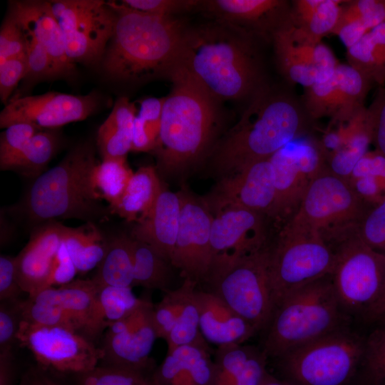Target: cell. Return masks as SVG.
I'll use <instances>...</instances> for the list:
<instances>
[{
    "mask_svg": "<svg viewBox=\"0 0 385 385\" xmlns=\"http://www.w3.org/2000/svg\"><path fill=\"white\" fill-rule=\"evenodd\" d=\"M115 12L113 35L102 58L111 79L139 83L170 77L178 63L185 31L173 16L140 11L108 1Z\"/></svg>",
    "mask_w": 385,
    "mask_h": 385,
    "instance_id": "obj_1",
    "label": "cell"
},
{
    "mask_svg": "<svg viewBox=\"0 0 385 385\" xmlns=\"http://www.w3.org/2000/svg\"><path fill=\"white\" fill-rule=\"evenodd\" d=\"M311 121L302 101L289 93L263 86L216 147L211 163L215 175L220 179L269 158L303 136Z\"/></svg>",
    "mask_w": 385,
    "mask_h": 385,
    "instance_id": "obj_2",
    "label": "cell"
},
{
    "mask_svg": "<svg viewBox=\"0 0 385 385\" xmlns=\"http://www.w3.org/2000/svg\"><path fill=\"white\" fill-rule=\"evenodd\" d=\"M170 78L173 87L152 151L160 177L182 175L193 168L209 150L217 128L216 99L180 66Z\"/></svg>",
    "mask_w": 385,
    "mask_h": 385,
    "instance_id": "obj_3",
    "label": "cell"
},
{
    "mask_svg": "<svg viewBox=\"0 0 385 385\" xmlns=\"http://www.w3.org/2000/svg\"><path fill=\"white\" fill-rule=\"evenodd\" d=\"M248 35L225 24L185 30L178 66L214 98L252 96L264 86Z\"/></svg>",
    "mask_w": 385,
    "mask_h": 385,
    "instance_id": "obj_4",
    "label": "cell"
},
{
    "mask_svg": "<svg viewBox=\"0 0 385 385\" xmlns=\"http://www.w3.org/2000/svg\"><path fill=\"white\" fill-rule=\"evenodd\" d=\"M98 163L91 141L76 145L57 165L35 179L21 206L24 216L38 225L57 219L93 222L106 218L111 213L92 185Z\"/></svg>",
    "mask_w": 385,
    "mask_h": 385,
    "instance_id": "obj_5",
    "label": "cell"
},
{
    "mask_svg": "<svg viewBox=\"0 0 385 385\" xmlns=\"http://www.w3.org/2000/svg\"><path fill=\"white\" fill-rule=\"evenodd\" d=\"M354 322L327 274L294 290L276 306L260 347L271 360Z\"/></svg>",
    "mask_w": 385,
    "mask_h": 385,
    "instance_id": "obj_6",
    "label": "cell"
},
{
    "mask_svg": "<svg viewBox=\"0 0 385 385\" xmlns=\"http://www.w3.org/2000/svg\"><path fill=\"white\" fill-rule=\"evenodd\" d=\"M365 336L351 325L292 349L271 359L277 376L289 385H353Z\"/></svg>",
    "mask_w": 385,
    "mask_h": 385,
    "instance_id": "obj_7",
    "label": "cell"
},
{
    "mask_svg": "<svg viewBox=\"0 0 385 385\" xmlns=\"http://www.w3.org/2000/svg\"><path fill=\"white\" fill-rule=\"evenodd\" d=\"M268 242L252 250L216 255L204 281L208 291L251 324L257 333L266 329L274 310Z\"/></svg>",
    "mask_w": 385,
    "mask_h": 385,
    "instance_id": "obj_8",
    "label": "cell"
},
{
    "mask_svg": "<svg viewBox=\"0 0 385 385\" xmlns=\"http://www.w3.org/2000/svg\"><path fill=\"white\" fill-rule=\"evenodd\" d=\"M327 243L335 254L331 275L336 294L346 313L360 322L384 285L385 254L367 245L357 226L336 232Z\"/></svg>",
    "mask_w": 385,
    "mask_h": 385,
    "instance_id": "obj_9",
    "label": "cell"
},
{
    "mask_svg": "<svg viewBox=\"0 0 385 385\" xmlns=\"http://www.w3.org/2000/svg\"><path fill=\"white\" fill-rule=\"evenodd\" d=\"M267 254L274 309L294 290L332 274L335 262L333 249L319 234L287 222L269 242Z\"/></svg>",
    "mask_w": 385,
    "mask_h": 385,
    "instance_id": "obj_10",
    "label": "cell"
},
{
    "mask_svg": "<svg viewBox=\"0 0 385 385\" xmlns=\"http://www.w3.org/2000/svg\"><path fill=\"white\" fill-rule=\"evenodd\" d=\"M370 205L349 179L326 166L310 180L296 213L286 222L318 233L324 239L334 232L357 226Z\"/></svg>",
    "mask_w": 385,
    "mask_h": 385,
    "instance_id": "obj_11",
    "label": "cell"
},
{
    "mask_svg": "<svg viewBox=\"0 0 385 385\" xmlns=\"http://www.w3.org/2000/svg\"><path fill=\"white\" fill-rule=\"evenodd\" d=\"M62 31L66 54L76 63L101 61L113 35L115 12L101 0L48 1Z\"/></svg>",
    "mask_w": 385,
    "mask_h": 385,
    "instance_id": "obj_12",
    "label": "cell"
},
{
    "mask_svg": "<svg viewBox=\"0 0 385 385\" xmlns=\"http://www.w3.org/2000/svg\"><path fill=\"white\" fill-rule=\"evenodd\" d=\"M17 342L32 353L38 366L56 374L88 372L101 361L103 352L81 332L63 326H37L21 320Z\"/></svg>",
    "mask_w": 385,
    "mask_h": 385,
    "instance_id": "obj_13",
    "label": "cell"
},
{
    "mask_svg": "<svg viewBox=\"0 0 385 385\" xmlns=\"http://www.w3.org/2000/svg\"><path fill=\"white\" fill-rule=\"evenodd\" d=\"M180 192V225L170 264L184 279L198 284L205 281L214 260L210 244L212 215L202 197H196L186 188Z\"/></svg>",
    "mask_w": 385,
    "mask_h": 385,
    "instance_id": "obj_14",
    "label": "cell"
},
{
    "mask_svg": "<svg viewBox=\"0 0 385 385\" xmlns=\"http://www.w3.org/2000/svg\"><path fill=\"white\" fill-rule=\"evenodd\" d=\"M153 303L147 299L131 314L106 329L99 364L139 371L153 369L150 354L158 338L153 320Z\"/></svg>",
    "mask_w": 385,
    "mask_h": 385,
    "instance_id": "obj_15",
    "label": "cell"
},
{
    "mask_svg": "<svg viewBox=\"0 0 385 385\" xmlns=\"http://www.w3.org/2000/svg\"><path fill=\"white\" fill-rule=\"evenodd\" d=\"M99 106L98 96L48 92L41 95L18 96L9 99L0 113V128L17 123L35 124L41 129H56L63 125L83 120Z\"/></svg>",
    "mask_w": 385,
    "mask_h": 385,
    "instance_id": "obj_16",
    "label": "cell"
},
{
    "mask_svg": "<svg viewBox=\"0 0 385 385\" xmlns=\"http://www.w3.org/2000/svg\"><path fill=\"white\" fill-rule=\"evenodd\" d=\"M202 199L210 212L226 205H238L270 218L275 201V185L270 158L219 179Z\"/></svg>",
    "mask_w": 385,
    "mask_h": 385,
    "instance_id": "obj_17",
    "label": "cell"
},
{
    "mask_svg": "<svg viewBox=\"0 0 385 385\" xmlns=\"http://www.w3.org/2000/svg\"><path fill=\"white\" fill-rule=\"evenodd\" d=\"M289 21L272 34L277 66L284 77L292 84L308 88L331 78L339 63L334 53L322 41L298 43L289 34Z\"/></svg>",
    "mask_w": 385,
    "mask_h": 385,
    "instance_id": "obj_18",
    "label": "cell"
},
{
    "mask_svg": "<svg viewBox=\"0 0 385 385\" xmlns=\"http://www.w3.org/2000/svg\"><path fill=\"white\" fill-rule=\"evenodd\" d=\"M197 284L184 279L175 289L166 292L153 307L158 338L165 340L168 351L190 344L206 342L200 330V314L195 299Z\"/></svg>",
    "mask_w": 385,
    "mask_h": 385,
    "instance_id": "obj_19",
    "label": "cell"
},
{
    "mask_svg": "<svg viewBox=\"0 0 385 385\" xmlns=\"http://www.w3.org/2000/svg\"><path fill=\"white\" fill-rule=\"evenodd\" d=\"M211 213L214 258L222 253L260 248L268 242L266 215L238 205H226Z\"/></svg>",
    "mask_w": 385,
    "mask_h": 385,
    "instance_id": "obj_20",
    "label": "cell"
},
{
    "mask_svg": "<svg viewBox=\"0 0 385 385\" xmlns=\"http://www.w3.org/2000/svg\"><path fill=\"white\" fill-rule=\"evenodd\" d=\"M9 13L26 34L47 51L53 61L56 77H66L73 73L75 64L66 54L62 31L48 1H11Z\"/></svg>",
    "mask_w": 385,
    "mask_h": 385,
    "instance_id": "obj_21",
    "label": "cell"
},
{
    "mask_svg": "<svg viewBox=\"0 0 385 385\" xmlns=\"http://www.w3.org/2000/svg\"><path fill=\"white\" fill-rule=\"evenodd\" d=\"M205 9L220 22L242 32L273 33L289 19L290 4L281 0H211Z\"/></svg>",
    "mask_w": 385,
    "mask_h": 385,
    "instance_id": "obj_22",
    "label": "cell"
},
{
    "mask_svg": "<svg viewBox=\"0 0 385 385\" xmlns=\"http://www.w3.org/2000/svg\"><path fill=\"white\" fill-rule=\"evenodd\" d=\"M65 228L57 221L37 225L26 245L15 257L19 285L29 296L46 288Z\"/></svg>",
    "mask_w": 385,
    "mask_h": 385,
    "instance_id": "obj_23",
    "label": "cell"
},
{
    "mask_svg": "<svg viewBox=\"0 0 385 385\" xmlns=\"http://www.w3.org/2000/svg\"><path fill=\"white\" fill-rule=\"evenodd\" d=\"M182 208L180 192L163 187L148 216L135 222L129 234L151 246L170 262L176 242Z\"/></svg>",
    "mask_w": 385,
    "mask_h": 385,
    "instance_id": "obj_24",
    "label": "cell"
},
{
    "mask_svg": "<svg viewBox=\"0 0 385 385\" xmlns=\"http://www.w3.org/2000/svg\"><path fill=\"white\" fill-rule=\"evenodd\" d=\"M200 330L207 342L218 346L243 344L257 334L255 327L208 290H195Z\"/></svg>",
    "mask_w": 385,
    "mask_h": 385,
    "instance_id": "obj_25",
    "label": "cell"
},
{
    "mask_svg": "<svg viewBox=\"0 0 385 385\" xmlns=\"http://www.w3.org/2000/svg\"><path fill=\"white\" fill-rule=\"evenodd\" d=\"M269 359L261 347L230 344L218 346L215 354L214 385H262Z\"/></svg>",
    "mask_w": 385,
    "mask_h": 385,
    "instance_id": "obj_26",
    "label": "cell"
},
{
    "mask_svg": "<svg viewBox=\"0 0 385 385\" xmlns=\"http://www.w3.org/2000/svg\"><path fill=\"white\" fill-rule=\"evenodd\" d=\"M270 160L275 185V201L270 218L285 223L296 213L310 180L298 166L294 140L274 153Z\"/></svg>",
    "mask_w": 385,
    "mask_h": 385,
    "instance_id": "obj_27",
    "label": "cell"
},
{
    "mask_svg": "<svg viewBox=\"0 0 385 385\" xmlns=\"http://www.w3.org/2000/svg\"><path fill=\"white\" fill-rule=\"evenodd\" d=\"M163 188L155 167H140L133 173L123 196L110 212L129 222L141 221L150 212Z\"/></svg>",
    "mask_w": 385,
    "mask_h": 385,
    "instance_id": "obj_28",
    "label": "cell"
},
{
    "mask_svg": "<svg viewBox=\"0 0 385 385\" xmlns=\"http://www.w3.org/2000/svg\"><path fill=\"white\" fill-rule=\"evenodd\" d=\"M136 108L125 97L116 100L98 130L96 144L102 160L126 159L131 151Z\"/></svg>",
    "mask_w": 385,
    "mask_h": 385,
    "instance_id": "obj_29",
    "label": "cell"
},
{
    "mask_svg": "<svg viewBox=\"0 0 385 385\" xmlns=\"http://www.w3.org/2000/svg\"><path fill=\"white\" fill-rule=\"evenodd\" d=\"M144 301L135 297L132 287L106 286L100 288L86 336L93 341L111 324L131 314Z\"/></svg>",
    "mask_w": 385,
    "mask_h": 385,
    "instance_id": "obj_30",
    "label": "cell"
},
{
    "mask_svg": "<svg viewBox=\"0 0 385 385\" xmlns=\"http://www.w3.org/2000/svg\"><path fill=\"white\" fill-rule=\"evenodd\" d=\"M385 21V0L346 1L332 34L346 48Z\"/></svg>",
    "mask_w": 385,
    "mask_h": 385,
    "instance_id": "obj_31",
    "label": "cell"
},
{
    "mask_svg": "<svg viewBox=\"0 0 385 385\" xmlns=\"http://www.w3.org/2000/svg\"><path fill=\"white\" fill-rule=\"evenodd\" d=\"M132 240L127 234H120L108 240L106 252L91 279L99 289L106 286H133Z\"/></svg>",
    "mask_w": 385,
    "mask_h": 385,
    "instance_id": "obj_32",
    "label": "cell"
},
{
    "mask_svg": "<svg viewBox=\"0 0 385 385\" xmlns=\"http://www.w3.org/2000/svg\"><path fill=\"white\" fill-rule=\"evenodd\" d=\"M64 244L78 273L85 274L97 267L108 247L107 240L93 222L78 227L66 226Z\"/></svg>",
    "mask_w": 385,
    "mask_h": 385,
    "instance_id": "obj_33",
    "label": "cell"
},
{
    "mask_svg": "<svg viewBox=\"0 0 385 385\" xmlns=\"http://www.w3.org/2000/svg\"><path fill=\"white\" fill-rule=\"evenodd\" d=\"M346 49L349 65L379 87L385 86V21Z\"/></svg>",
    "mask_w": 385,
    "mask_h": 385,
    "instance_id": "obj_34",
    "label": "cell"
},
{
    "mask_svg": "<svg viewBox=\"0 0 385 385\" xmlns=\"http://www.w3.org/2000/svg\"><path fill=\"white\" fill-rule=\"evenodd\" d=\"M60 144L54 129H43L35 134L4 170H13L26 178L36 179L43 174Z\"/></svg>",
    "mask_w": 385,
    "mask_h": 385,
    "instance_id": "obj_35",
    "label": "cell"
},
{
    "mask_svg": "<svg viewBox=\"0 0 385 385\" xmlns=\"http://www.w3.org/2000/svg\"><path fill=\"white\" fill-rule=\"evenodd\" d=\"M338 83L337 111L332 123H344L365 108L364 102L373 83L350 65L339 63L335 70Z\"/></svg>",
    "mask_w": 385,
    "mask_h": 385,
    "instance_id": "obj_36",
    "label": "cell"
},
{
    "mask_svg": "<svg viewBox=\"0 0 385 385\" xmlns=\"http://www.w3.org/2000/svg\"><path fill=\"white\" fill-rule=\"evenodd\" d=\"M132 239L133 286L160 289L164 292L170 290L172 279L170 262L147 243L133 237Z\"/></svg>",
    "mask_w": 385,
    "mask_h": 385,
    "instance_id": "obj_37",
    "label": "cell"
},
{
    "mask_svg": "<svg viewBox=\"0 0 385 385\" xmlns=\"http://www.w3.org/2000/svg\"><path fill=\"white\" fill-rule=\"evenodd\" d=\"M371 143V133L366 108L342 145L328 154L327 168L332 173L349 179L357 163L368 152Z\"/></svg>",
    "mask_w": 385,
    "mask_h": 385,
    "instance_id": "obj_38",
    "label": "cell"
},
{
    "mask_svg": "<svg viewBox=\"0 0 385 385\" xmlns=\"http://www.w3.org/2000/svg\"><path fill=\"white\" fill-rule=\"evenodd\" d=\"M57 289L59 306L86 336L99 288L91 279H76Z\"/></svg>",
    "mask_w": 385,
    "mask_h": 385,
    "instance_id": "obj_39",
    "label": "cell"
},
{
    "mask_svg": "<svg viewBox=\"0 0 385 385\" xmlns=\"http://www.w3.org/2000/svg\"><path fill=\"white\" fill-rule=\"evenodd\" d=\"M346 1L322 0L320 6L304 19L288 25L292 38L298 43H317L333 32Z\"/></svg>",
    "mask_w": 385,
    "mask_h": 385,
    "instance_id": "obj_40",
    "label": "cell"
},
{
    "mask_svg": "<svg viewBox=\"0 0 385 385\" xmlns=\"http://www.w3.org/2000/svg\"><path fill=\"white\" fill-rule=\"evenodd\" d=\"M133 174L126 159L102 160L94 168L93 190L100 200L108 203L109 210L119 202Z\"/></svg>",
    "mask_w": 385,
    "mask_h": 385,
    "instance_id": "obj_41",
    "label": "cell"
},
{
    "mask_svg": "<svg viewBox=\"0 0 385 385\" xmlns=\"http://www.w3.org/2000/svg\"><path fill=\"white\" fill-rule=\"evenodd\" d=\"M165 97L149 98L141 101L133 129L131 151H153L160 133L161 115Z\"/></svg>",
    "mask_w": 385,
    "mask_h": 385,
    "instance_id": "obj_42",
    "label": "cell"
},
{
    "mask_svg": "<svg viewBox=\"0 0 385 385\" xmlns=\"http://www.w3.org/2000/svg\"><path fill=\"white\" fill-rule=\"evenodd\" d=\"M366 334L359 382L378 385L385 380V322L376 324Z\"/></svg>",
    "mask_w": 385,
    "mask_h": 385,
    "instance_id": "obj_43",
    "label": "cell"
},
{
    "mask_svg": "<svg viewBox=\"0 0 385 385\" xmlns=\"http://www.w3.org/2000/svg\"><path fill=\"white\" fill-rule=\"evenodd\" d=\"M172 353L191 373L196 385H214L215 365L207 342L180 346Z\"/></svg>",
    "mask_w": 385,
    "mask_h": 385,
    "instance_id": "obj_44",
    "label": "cell"
},
{
    "mask_svg": "<svg viewBox=\"0 0 385 385\" xmlns=\"http://www.w3.org/2000/svg\"><path fill=\"white\" fill-rule=\"evenodd\" d=\"M150 375L98 364L92 370L74 375V385H152Z\"/></svg>",
    "mask_w": 385,
    "mask_h": 385,
    "instance_id": "obj_45",
    "label": "cell"
},
{
    "mask_svg": "<svg viewBox=\"0 0 385 385\" xmlns=\"http://www.w3.org/2000/svg\"><path fill=\"white\" fill-rule=\"evenodd\" d=\"M19 305L24 322L37 326L67 327L80 332L74 321L59 305L36 301L30 297L24 301L19 300Z\"/></svg>",
    "mask_w": 385,
    "mask_h": 385,
    "instance_id": "obj_46",
    "label": "cell"
},
{
    "mask_svg": "<svg viewBox=\"0 0 385 385\" xmlns=\"http://www.w3.org/2000/svg\"><path fill=\"white\" fill-rule=\"evenodd\" d=\"M357 232L367 245L385 254V196L369 207L357 225Z\"/></svg>",
    "mask_w": 385,
    "mask_h": 385,
    "instance_id": "obj_47",
    "label": "cell"
},
{
    "mask_svg": "<svg viewBox=\"0 0 385 385\" xmlns=\"http://www.w3.org/2000/svg\"><path fill=\"white\" fill-rule=\"evenodd\" d=\"M43 130L33 123H17L12 124L0 135V169L4 170L30 139Z\"/></svg>",
    "mask_w": 385,
    "mask_h": 385,
    "instance_id": "obj_48",
    "label": "cell"
},
{
    "mask_svg": "<svg viewBox=\"0 0 385 385\" xmlns=\"http://www.w3.org/2000/svg\"><path fill=\"white\" fill-rule=\"evenodd\" d=\"M27 72L24 79L30 82L56 77L53 61L43 46L26 34Z\"/></svg>",
    "mask_w": 385,
    "mask_h": 385,
    "instance_id": "obj_49",
    "label": "cell"
},
{
    "mask_svg": "<svg viewBox=\"0 0 385 385\" xmlns=\"http://www.w3.org/2000/svg\"><path fill=\"white\" fill-rule=\"evenodd\" d=\"M152 385H196L189 370L172 353L150 374Z\"/></svg>",
    "mask_w": 385,
    "mask_h": 385,
    "instance_id": "obj_50",
    "label": "cell"
},
{
    "mask_svg": "<svg viewBox=\"0 0 385 385\" xmlns=\"http://www.w3.org/2000/svg\"><path fill=\"white\" fill-rule=\"evenodd\" d=\"M19 299L2 301L0 304V353L13 351L22 320Z\"/></svg>",
    "mask_w": 385,
    "mask_h": 385,
    "instance_id": "obj_51",
    "label": "cell"
},
{
    "mask_svg": "<svg viewBox=\"0 0 385 385\" xmlns=\"http://www.w3.org/2000/svg\"><path fill=\"white\" fill-rule=\"evenodd\" d=\"M26 36L16 19L8 13L0 29V63L26 53Z\"/></svg>",
    "mask_w": 385,
    "mask_h": 385,
    "instance_id": "obj_52",
    "label": "cell"
},
{
    "mask_svg": "<svg viewBox=\"0 0 385 385\" xmlns=\"http://www.w3.org/2000/svg\"><path fill=\"white\" fill-rule=\"evenodd\" d=\"M127 6L133 9L163 16L188 11L200 5L202 1L194 0H123Z\"/></svg>",
    "mask_w": 385,
    "mask_h": 385,
    "instance_id": "obj_53",
    "label": "cell"
},
{
    "mask_svg": "<svg viewBox=\"0 0 385 385\" xmlns=\"http://www.w3.org/2000/svg\"><path fill=\"white\" fill-rule=\"evenodd\" d=\"M371 128V143L376 150L385 156V87H379L374 98L366 108Z\"/></svg>",
    "mask_w": 385,
    "mask_h": 385,
    "instance_id": "obj_54",
    "label": "cell"
},
{
    "mask_svg": "<svg viewBox=\"0 0 385 385\" xmlns=\"http://www.w3.org/2000/svg\"><path fill=\"white\" fill-rule=\"evenodd\" d=\"M26 72V53L0 63V98L5 105L20 80L25 78Z\"/></svg>",
    "mask_w": 385,
    "mask_h": 385,
    "instance_id": "obj_55",
    "label": "cell"
},
{
    "mask_svg": "<svg viewBox=\"0 0 385 385\" xmlns=\"http://www.w3.org/2000/svg\"><path fill=\"white\" fill-rule=\"evenodd\" d=\"M78 274L64 244L62 242L53 260L46 287H60L73 281Z\"/></svg>",
    "mask_w": 385,
    "mask_h": 385,
    "instance_id": "obj_56",
    "label": "cell"
},
{
    "mask_svg": "<svg viewBox=\"0 0 385 385\" xmlns=\"http://www.w3.org/2000/svg\"><path fill=\"white\" fill-rule=\"evenodd\" d=\"M23 292L18 280L16 257L1 255L0 257V301L18 299Z\"/></svg>",
    "mask_w": 385,
    "mask_h": 385,
    "instance_id": "obj_57",
    "label": "cell"
},
{
    "mask_svg": "<svg viewBox=\"0 0 385 385\" xmlns=\"http://www.w3.org/2000/svg\"><path fill=\"white\" fill-rule=\"evenodd\" d=\"M372 176L385 183V156L376 150L368 151L357 163L349 178Z\"/></svg>",
    "mask_w": 385,
    "mask_h": 385,
    "instance_id": "obj_58",
    "label": "cell"
},
{
    "mask_svg": "<svg viewBox=\"0 0 385 385\" xmlns=\"http://www.w3.org/2000/svg\"><path fill=\"white\" fill-rule=\"evenodd\" d=\"M56 375L37 365L27 370L17 385H66Z\"/></svg>",
    "mask_w": 385,
    "mask_h": 385,
    "instance_id": "obj_59",
    "label": "cell"
},
{
    "mask_svg": "<svg viewBox=\"0 0 385 385\" xmlns=\"http://www.w3.org/2000/svg\"><path fill=\"white\" fill-rule=\"evenodd\" d=\"M385 322V281L382 289L372 304L363 315L360 322L366 326H374Z\"/></svg>",
    "mask_w": 385,
    "mask_h": 385,
    "instance_id": "obj_60",
    "label": "cell"
},
{
    "mask_svg": "<svg viewBox=\"0 0 385 385\" xmlns=\"http://www.w3.org/2000/svg\"><path fill=\"white\" fill-rule=\"evenodd\" d=\"M15 373L13 351L0 353V385H14Z\"/></svg>",
    "mask_w": 385,
    "mask_h": 385,
    "instance_id": "obj_61",
    "label": "cell"
},
{
    "mask_svg": "<svg viewBox=\"0 0 385 385\" xmlns=\"http://www.w3.org/2000/svg\"><path fill=\"white\" fill-rule=\"evenodd\" d=\"M262 385H289L286 381L279 379L277 376H274L270 372L267 373L265 379H264Z\"/></svg>",
    "mask_w": 385,
    "mask_h": 385,
    "instance_id": "obj_62",
    "label": "cell"
},
{
    "mask_svg": "<svg viewBox=\"0 0 385 385\" xmlns=\"http://www.w3.org/2000/svg\"><path fill=\"white\" fill-rule=\"evenodd\" d=\"M378 385H385V380Z\"/></svg>",
    "mask_w": 385,
    "mask_h": 385,
    "instance_id": "obj_63",
    "label": "cell"
}]
</instances>
